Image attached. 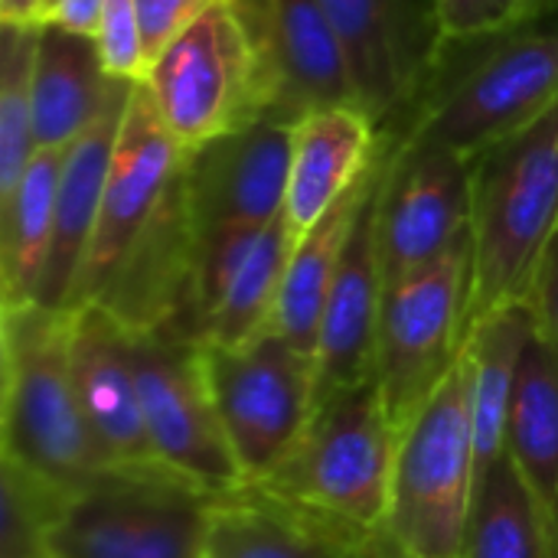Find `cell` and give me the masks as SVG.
<instances>
[{"instance_id":"obj_1","label":"cell","mask_w":558,"mask_h":558,"mask_svg":"<svg viewBox=\"0 0 558 558\" xmlns=\"http://www.w3.org/2000/svg\"><path fill=\"white\" fill-rule=\"evenodd\" d=\"M556 101L558 7L497 33L441 39L425 82L379 137L474 160Z\"/></svg>"},{"instance_id":"obj_2","label":"cell","mask_w":558,"mask_h":558,"mask_svg":"<svg viewBox=\"0 0 558 558\" xmlns=\"http://www.w3.org/2000/svg\"><path fill=\"white\" fill-rule=\"evenodd\" d=\"M556 232L558 101L471 160L468 330L500 307L526 304Z\"/></svg>"},{"instance_id":"obj_3","label":"cell","mask_w":558,"mask_h":558,"mask_svg":"<svg viewBox=\"0 0 558 558\" xmlns=\"http://www.w3.org/2000/svg\"><path fill=\"white\" fill-rule=\"evenodd\" d=\"M0 458L78 490L108 464L72 379V311L3 307L0 320Z\"/></svg>"},{"instance_id":"obj_4","label":"cell","mask_w":558,"mask_h":558,"mask_svg":"<svg viewBox=\"0 0 558 558\" xmlns=\"http://www.w3.org/2000/svg\"><path fill=\"white\" fill-rule=\"evenodd\" d=\"M396 448L399 428L369 379L320 399L288 458L252 484L366 539L386 530Z\"/></svg>"},{"instance_id":"obj_5","label":"cell","mask_w":558,"mask_h":558,"mask_svg":"<svg viewBox=\"0 0 558 558\" xmlns=\"http://www.w3.org/2000/svg\"><path fill=\"white\" fill-rule=\"evenodd\" d=\"M219 490L150 461L111 464L72 490L56 530V558H209Z\"/></svg>"},{"instance_id":"obj_6","label":"cell","mask_w":558,"mask_h":558,"mask_svg":"<svg viewBox=\"0 0 558 558\" xmlns=\"http://www.w3.org/2000/svg\"><path fill=\"white\" fill-rule=\"evenodd\" d=\"M477 490L471 360L458 356L441 386L399 432L386 530L415 556L461 558Z\"/></svg>"},{"instance_id":"obj_7","label":"cell","mask_w":558,"mask_h":558,"mask_svg":"<svg viewBox=\"0 0 558 558\" xmlns=\"http://www.w3.org/2000/svg\"><path fill=\"white\" fill-rule=\"evenodd\" d=\"M144 85L183 150L262 118L252 43L229 0H216L163 49Z\"/></svg>"},{"instance_id":"obj_8","label":"cell","mask_w":558,"mask_h":558,"mask_svg":"<svg viewBox=\"0 0 558 558\" xmlns=\"http://www.w3.org/2000/svg\"><path fill=\"white\" fill-rule=\"evenodd\" d=\"M206 376L245 481L268 477L317 409V360L265 330L242 347L203 343Z\"/></svg>"},{"instance_id":"obj_9","label":"cell","mask_w":558,"mask_h":558,"mask_svg":"<svg viewBox=\"0 0 558 558\" xmlns=\"http://www.w3.org/2000/svg\"><path fill=\"white\" fill-rule=\"evenodd\" d=\"M471 235L428 268L386 288L376 340V383L402 432L441 386L468 340Z\"/></svg>"},{"instance_id":"obj_10","label":"cell","mask_w":558,"mask_h":558,"mask_svg":"<svg viewBox=\"0 0 558 558\" xmlns=\"http://www.w3.org/2000/svg\"><path fill=\"white\" fill-rule=\"evenodd\" d=\"M131 343L154 458L209 490L242 487L245 474L216 412L203 343L170 330H131Z\"/></svg>"},{"instance_id":"obj_11","label":"cell","mask_w":558,"mask_h":558,"mask_svg":"<svg viewBox=\"0 0 558 558\" xmlns=\"http://www.w3.org/2000/svg\"><path fill=\"white\" fill-rule=\"evenodd\" d=\"M183 163H186V150L167 131L147 85L137 82L111 157L98 226L65 311L105 298L111 281L134 255V248L157 226L183 173Z\"/></svg>"},{"instance_id":"obj_12","label":"cell","mask_w":558,"mask_h":558,"mask_svg":"<svg viewBox=\"0 0 558 558\" xmlns=\"http://www.w3.org/2000/svg\"><path fill=\"white\" fill-rule=\"evenodd\" d=\"M383 141V137H379ZM471 235V160L435 147L383 141L376 239L383 284L428 268Z\"/></svg>"},{"instance_id":"obj_13","label":"cell","mask_w":558,"mask_h":558,"mask_svg":"<svg viewBox=\"0 0 558 558\" xmlns=\"http://www.w3.org/2000/svg\"><path fill=\"white\" fill-rule=\"evenodd\" d=\"M252 43L262 118L298 124L333 105H360L347 49L320 0H229Z\"/></svg>"},{"instance_id":"obj_14","label":"cell","mask_w":558,"mask_h":558,"mask_svg":"<svg viewBox=\"0 0 558 558\" xmlns=\"http://www.w3.org/2000/svg\"><path fill=\"white\" fill-rule=\"evenodd\" d=\"M291 150L294 124L268 118L186 150L180 199L196 242L284 216Z\"/></svg>"},{"instance_id":"obj_15","label":"cell","mask_w":558,"mask_h":558,"mask_svg":"<svg viewBox=\"0 0 558 558\" xmlns=\"http://www.w3.org/2000/svg\"><path fill=\"white\" fill-rule=\"evenodd\" d=\"M291 248L284 216L199 239L190 284V337L213 347H242L265 333Z\"/></svg>"},{"instance_id":"obj_16","label":"cell","mask_w":558,"mask_h":558,"mask_svg":"<svg viewBox=\"0 0 558 558\" xmlns=\"http://www.w3.org/2000/svg\"><path fill=\"white\" fill-rule=\"evenodd\" d=\"M350 59L356 101L383 131L425 82L438 46L435 0H320Z\"/></svg>"},{"instance_id":"obj_17","label":"cell","mask_w":558,"mask_h":558,"mask_svg":"<svg viewBox=\"0 0 558 558\" xmlns=\"http://www.w3.org/2000/svg\"><path fill=\"white\" fill-rule=\"evenodd\" d=\"M72 379L82 415L108 464H150L131 327L105 304L72 307Z\"/></svg>"},{"instance_id":"obj_18","label":"cell","mask_w":558,"mask_h":558,"mask_svg":"<svg viewBox=\"0 0 558 558\" xmlns=\"http://www.w3.org/2000/svg\"><path fill=\"white\" fill-rule=\"evenodd\" d=\"M379 177H383V147H379ZM366 196L356 226L347 239L327 311L320 320L317 340V402L353 389L360 383L376 379V340H379V314H383V265H379V239H376V190Z\"/></svg>"},{"instance_id":"obj_19","label":"cell","mask_w":558,"mask_h":558,"mask_svg":"<svg viewBox=\"0 0 558 558\" xmlns=\"http://www.w3.org/2000/svg\"><path fill=\"white\" fill-rule=\"evenodd\" d=\"M137 82H111L108 101L101 114L65 147L59 193H56V222H52V245L43 271V284L36 294V304L65 311L75 291V281L82 275L98 213L101 196L111 170V157L118 147V134L124 124V111L131 105V92Z\"/></svg>"},{"instance_id":"obj_20","label":"cell","mask_w":558,"mask_h":558,"mask_svg":"<svg viewBox=\"0 0 558 558\" xmlns=\"http://www.w3.org/2000/svg\"><path fill=\"white\" fill-rule=\"evenodd\" d=\"M379 128L360 105H333L294 124L284 196L291 239L307 235L376 163Z\"/></svg>"},{"instance_id":"obj_21","label":"cell","mask_w":558,"mask_h":558,"mask_svg":"<svg viewBox=\"0 0 558 558\" xmlns=\"http://www.w3.org/2000/svg\"><path fill=\"white\" fill-rule=\"evenodd\" d=\"M366 539L245 481L219 497L209 558H363Z\"/></svg>"},{"instance_id":"obj_22","label":"cell","mask_w":558,"mask_h":558,"mask_svg":"<svg viewBox=\"0 0 558 558\" xmlns=\"http://www.w3.org/2000/svg\"><path fill=\"white\" fill-rule=\"evenodd\" d=\"M379 147H383V141H379ZM376 177H379V157H376L373 170L291 248L268 330L278 333L281 340H288L301 353H311V356L317 353L320 320L327 311V298H330L333 278H337V268H340L347 239L356 226V216H360L366 196L373 193Z\"/></svg>"},{"instance_id":"obj_23","label":"cell","mask_w":558,"mask_h":558,"mask_svg":"<svg viewBox=\"0 0 558 558\" xmlns=\"http://www.w3.org/2000/svg\"><path fill=\"white\" fill-rule=\"evenodd\" d=\"M111 82L92 36L43 23L33 69V141L36 150L69 147L105 108Z\"/></svg>"},{"instance_id":"obj_24","label":"cell","mask_w":558,"mask_h":558,"mask_svg":"<svg viewBox=\"0 0 558 558\" xmlns=\"http://www.w3.org/2000/svg\"><path fill=\"white\" fill-rule=\"evenodd\" d=\"M536 330L530 304H510L481 317L464 340L471 360V412L477 445V484L507 454L510 412L526 343Z\"/></svg>"},{"instance_id":"obj_25","label":"cell","mask_w":558,"mask_h":558,"mask_svg":"<svg viewBox=\"0 0 558 558\" xmlns=\"http://www.w3.org/2000/svg\"><path fill=\"white\" fill-rule=\"evenodd\" d=\"M507 454L546 517L558 558V350L539 330H533L520 363Z\"/></svg>"},{"instance_id":"obj_26","label":"cell","mask_w":558,"mask_h":558,"mask_svg":"<svg viewBox=\"0 0 558 558\" xmlns=\"http://www.w3.org/2000/svg\"><path fill=\"white\" fill-rule=\"evenodd\" d=\"M65 147L36 150L16 190L0 203V288L3 307L36 304L56 222V193Z\"/></svg>"},{"instance_id":"obj_27","label":"cell","mask_w":558,"mask_h":558,"mask_svg":"<svg viewBox=\"0 0 558 558\" xmlns=\"http://www.w3.org/2000/svg\"><path fill=\"white\" fill-rule=\"evenodd\" d=\"M461 558H556L546 517L510 454H504L474 490Z\"/></svg>"},{"instance_id":"obj_28","label":"cell","mask_w":558,"mask_h":558,"mask_svg":"<svg viewBox=\"0 0 558 558\" xmlns=\"http://www.w3.org/2000/svg\"><path fill=\"white\" fill-rule=\"evenodd\" d=\"M43 23H0V203L36 154L33 69Z\"/></svg>"},{"instance_id":"obj_29","label":"cell","mask_w":558,"mask_h":558,"mask_svg":"<svg viewBox=\"0 0 558 558\" xmlns=\"http://www.w3.org/2000/svg\"><path fill=\"white\" fill-rule=\"evenodd\" d=\"M72 490L0 458V558H56L52 530Z\"/></svg>"},{"instance_id":"obj_30","label":"cell","mask_w":558,"mask_h":558,"mask_svg":"<svg viewBox=\"0 0 558 558\" xmlns=\"http://www.w3.org/2000/svg\"><path fill=\"white\" fill-rule=\"evenodd\" d=\"M98 59L108 78L118 82H144L147 78V49L144 29L134 0H105L98 29H95Z\"/></svg>"},{"instance_id":"obj_31","label":"cell","mask_w":558,"mask_h":558,"mask_svg":"<svg viewBox=\"0 0 558 558\" xmlns=\"http://www.w3.org/2000/svg\"><path fill=\"white\" fill-rule=\"evenodd\" d=\"M558 0H435L441 39H471L556 10Z\"/></svg>"},{"instance_id":"obj_32","label":"cell","mask_w":558,"mask_h":558,"mask_svg":"<svg viewBox=\"0 0 558 558\" xmlns=\"http://www.w3.org/2000/svg\"><path fill=\"white\" fill-rule=\"evenodd\" d=\"M134 3L141 16V29H144L147 62H154L216 0H134Z\"/></svg>"},{"instance_id":"obj_33","label":"cell","mask_w":558,"mask_h":558,"mask_svg":"<svg viewBox=\"0 0 558 558\" xmlns=\"http://www.w3.org/2000/svg\"><path fill=\"white\" fill-rule=\"evenodd\" d=\"M526 304L533 311L536 330L558 350V232L543 255V265L536 271V281H533Z\"/></svg>"},{"instance_id":"obj_34","label":"cell","mask_w":558,"mask_h":558,"mask_svg":"<svg viewBox=\"0 0 558 558\" xmlns=\"http://www.w3.org/2000/svg\"><path fill=\"white\" fill-rule=\"evenodd\" d=\"M101 10H105V0H52L46 7L43 23H52L59 29H69V33H78V36H92L95 39Z\"/></svg>"},{"instance_id":"obj_35","label":"cell","mask_w":558,"mask_h":558,"mask_svg":"<svg viewBox=\"0 0 558 558\" xmlns=\"http://www.w3.org/2000/svg\"><path fill=\"white\" fill-rule=\"evenodd\" d=\"M46 0H0V23H43Z\"/></svg>"},{"instance_id":"obj_36","label":"cell","mask_w":558,"mask_h":558,"mask_svg":"<svg viewBox=\"0 0 558 558\" xmlns=\"http://www.w3.org/2000/svg\"><path fill=\"white\" fill-rule=\"evenodd\" d=\"M363 558H422L415 556L412 549H405L389 530H379V533H373L369 539H366V546H363Z\"/></svg>"},{"instance_id":"obj_37","label":"cell","mask_w":558,"mask_h":558,"mask_svg":"<svg viewBox=\"0 0 558 558\" xmlns=\"http://www.w3.org/2000/svg\"><path fill=\"white\" fill-rule=\"evenodd\" d=\"M49 3H52V0H46V7H49ZM43 16H46V13H43Z\"/></svg>"}]
</instances>
